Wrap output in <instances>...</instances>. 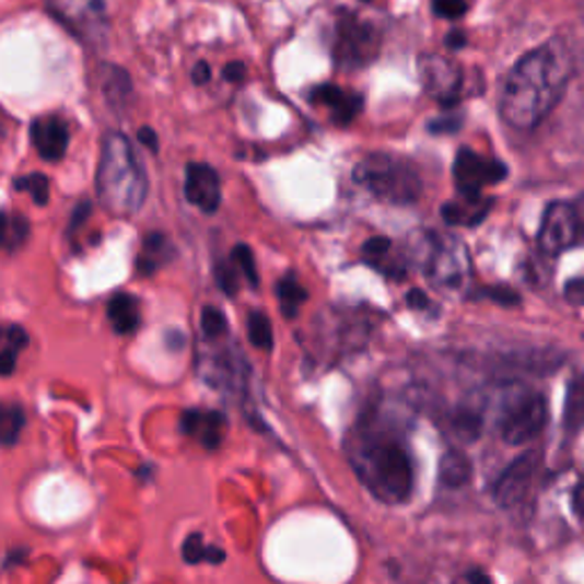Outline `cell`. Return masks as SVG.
I'll return each mask as SVG.
<instances>
[{"instance_id":"1","label":"cell","mask_w":584,"mask_h":584,"mask_svg":"<svg viewBox=\"0 0 584 584\" xmlns=\"http://www.w3.org/2000/svg\"><path fill=\"white\" fill-rule=\"evenodd\" d=\"M571 71V56L562 42H548L525 52L502 83V119L518 130L539 126L560 103Z\"/></svg>"},{"instance_id":"2","label":"cell","mask_w":584,"mask_h":584,"mask_svg":"<svg viewBox=\"0 0 584 584\" xmlns=\"http://www.w3.org/2000/svg\"><path fill=\"white\" fill-rule=\"evenodd\" d=\"M350 462L370 493L388 504L405 502L413 489L407 447L382 432H359L350 441Z\"/></svg>"},{"instance_id":"3","label":"cell","mask_w":584,"mask_h":584,"mask_svg":"<svg viewBox=\"0 0 584 584\" xmlns=\"http://www.w3.org/2000/svg\"><path fill=\"white\" fill-rule=\"evenodd\" d=\"M149 195V178L136 149L117 130L105 132L96 170V197L115 218L140 212Z\"/></svg>"},{"instance_id":"4","label":"cell","mask_w":584,"mask_h":584,"mask_svg":"<svg viewBox=\"0 0 584 584\" xmlns=\"http://www.w3.org/2000/svg\"><path fill=\"white\" fill-rule=\"evenodd\" d=\"M354 180L379 201L409 206L422 195V178L416 167L390 153H370L354 167Z\"/></svg>"},{"instance_id":"5","label":"cell","mask_w":584,"mask_h":584,"mask_svg":"<svg viewBox=\"0 0 584 584\" xmlns=\"http://www.w3.org/2000/svg\"><path fill=\"white\" fill-rule=\"evenodd\" d=\"M382 48V35L377 25L361 19L350 10H338L336 14V42H334V60L336 67L344 71L363 69L375 62Z\"/></svg>"},{"instance_id":"6","label":"cell","mask_w":584,"mask_h":584,"mask_svg":"<svg viewBox=\"0 0 584 584\" xmlns=\"http://www.w3.org/2000/svg\"><path fill=\"white\" fill-rule=\"evenodd\" d=\"M46 12L85 44L108 37V10L105 0H44Z\"/></svg>"},{"instance_id":"7","label":"cell","mask_w":584,"mask_h":584,"mask_svg":"<svg viewBox=\"0 0 584 584\" xmlns=\"http://www.w3.org/2000/svg\"><path fill=\"white\" fill-rule=\"evenodd\" d=\"M548 422V402L541 393L523 390L500 413V436L510 445L537 439Z\"/></svg>"},{"instance_id":"8","label":"cell","mask_w":584,"mask_h":584,"mask_svg":"<svg viewBox=\"0 0 584 584\" xmlns=\"http://www.w3.org/2000/svg\"><path fill=\"white\" fill-rule=\"evenodd\" d=\"M428 279L436 290L459 292L470 279V256L455 235L436 237L428 254Z\"/></svg>"},{"instance_id":"9","label":"cell","mask_w":584,"mask_h":584,"mask_svg":"<svg viewBox=\"0 0 584 584\" xmlns=\"http://www.w3.org/2000/svg\"><path fill=\"white\" fill-rule=\"evenodd\" d=\"M582 241L580 220L575 203L554 201L546 208L541 229H539V247L548 256H557Z\"/></svg>"},{"instance_id":"10","label":"cell","mask_w":584,"mask_h":584,"mask_svg":"<svg viewBox=\"0 0 584 584\" xmlns=\"http://www.w3.org/2000/svg\"><path fill=\"white\" fill-rule=\"evenodd\" d=\"M539 468H541V453H537V449L521 455L504 468L493 487V498L500 507L512 510L516 504H521L527 498L529 489H533Z\"/></svg>"},{"instance_id":"11","label":"cell","mask_w":584,"mask_h":584,"mask_svg":"<svg viewBox=\"0 0 584 584\" xmlns=\"http://www.w3.org/2000/svg\"><path fill=\"white\" fill-rule=\"evenodd\" d=\"M453 176L462 195H480L487 185H495L507 178V165L464 149L455 157Z\"/></svg>"},{"instance_id":"12","label":"cell","mask_w":584,"mask_h":584,"mask_svg":"<svg viewBox=\"0 0 584 584\" xmlns=\"http://www.w3.org/2000/svg\"><path fill=\"white\" fill-rule=\"evenodd\" d=\"M420 81L428 94L443 105H455L464 85L462 69L443 56H422L418 62Z\"/></svg>"},{"instance_id":"13","label":"cell","mask_w":584,"mask_h":584,"mask_svg":"<svg viewBox=\"0 0 584 584\" xmlns=\"http://www.w3.org/2000/svg\"><path fill=\"white\" fill-rule=\"evenodd\" d=\"M71 140L69 124L58 115H44L31 124V142L46 163H60Z\"/></svg>"},{"instance_id":"14","label":"cell","mask_w":584,"mask_h":584,"mask_svg":"<svg viewBox=\"0 0 584 584\" xmlns=\"http://www.w3.org/2000/svg\"><path fill=\"white\" fill-rule=\"evenodd\" d=\"M199 373L206 382L218 388L237 390L245 386L247 379V363L241 352L224 350L218 354H208L199 359Z\"/></svg>"},{"instance_id":"15","label":"cell","mask_w":584,"mask_h":584,"mask_svg":"<svg viewBox=\"0 0 584 584\" xmlns=\"http://www.w3.org/2000/svg\"><path fill=\"white\" fill-rule=\"evenodd\" d=\"M185 199L203 212H215L222 203L220 174L206 163H190L185 170Z\"/></svg>"},{"instance_id":"16","label":"cell","mask_w":584,"mask_h":584,"mask_svg":"<svg viewBox=\"0 0 584 584\" xmlns=\"http://www.w3.org/2000/svg\"><path fill=\"white\" fill-rule=\"evenodd\" d=\"M180 430L206 449H218L226 436V418L220 411L188 409L180 418Z\"/></svg>"},{"instance_id":"17","label":"cell","mask_w":584,"mask_h":584,"mask_svg":"<svg viewBox=\"0 0 584 584\" xmlns=\"http://www.w3.org/2000/svg\"><path fill=\"white\" fill-rule=\"evenodd\" d=\"M311 101L325 105L331 110V117L336 124L348 126L361 110V96L340 90L338 85H320L311 92Z\"/></svg>"},{"instance_id":"18","label":"cell","mask_w":584,"mask_h":584,"mask_svg":"<svg viewBox=\"0 0 584 584\" xmlns=\"http://www.w3.org/2000/svg\"><path fill=\"white\" fill-rule=\"evenodd\" d=\"M176 256V247L174 243L170 241V237L165 233H149L144 235V243H142V249H140V256H138V275L140 277H153L155 272H161L165 265H170Z\"/></svg>"},{"instance_id":"19","label":"cell","mask_w":584,"mask_h":584,"mask_svg":"<svg viewBox=\"0 0 584 584\" xmlns=\"http://www.w3.org/2000/svg\"><path fill=\"white\" fill-rule=\"evenodd\" d=\"M462 195V192H459ZM491 210V199L480 195H462L457 201L443 206V220L455 226H477L487 220Z\"/></svg>"},{"instance_id":"20","label":"cell","mask_w":584,"mask_h":584,"mask_svg":"<svg viewBox=\"0 0 584 584\" xmlns=\"http://www.w3.org/2000/svg\"><path fill=\"white\" fill-rule=\"evenodd\" d=\"M108 320L117 336L136 334L142 325L140 300L128 295V292H117V295L108 302Z\"/></svg>"},{"instance_id":"21","label":"cell","mask_w":584,"mask_h":584,"mask_svg":"<svg viewBox=\"0 0 584 584\" xmlns=\"http://www.w3.org/2000/svg\"><path fill=\"white\" fill-rule=\"evenodd\" d=\"M28 342L31 336L21 325H0V377L14 375L16 361Z\"/></svg>"},{"instance_id":"22","label":"cell","mask_w":584,"mask_h":584,"mask_svg":"<svg viewBox=\"0 0 584 584\" xmlns=\"http://www.w3.org/2000/svg\"><path fill=\"white\" fill-rule=\"evenodd\" d=\"M101 90L105 101L113 110L121 113L126 108V103L132 94V83H130V75L128 71H124L121 67L115 65H103L101 67Z\"/></svg>"},{"instance_id":"23","label":"cell","mask_w":584,"mask_h":584,"mask_svg":"<svg viewBox=\"0 0 584 584\" xmlns=\"http://www.w3.org/2000/svg\"><path fill=\"white\" fill-rule=\"evenodd\" d=\"M31 237V222L16 212L0 210V254L14 256Z\"/></svg>"},{"instance_id":"24","label":"cell","mask_w":584,"mask_h":584,"mask_svg":"<svg viewBox=\"0 0 584 584\" xmlns=\"http://www.w3.org/2000/svg\"><path fill=\"white\" fill-rule=\"evenodd\" d=\"M484 428V416L482 409L477 402H462L453 416H449V430L455 432V436H459V441H477L482 434Z\"/></svg>"},{"instance_id":"25","label":"cell","mask_w":584,"mask_h":584,"mask_svg":"<svg viewBox=\"0 0 584 584\" xmlns=\"http://www.w3.org/2000/svg\"><path fill=\"white\" fill-rule=\"evenodd\" d=\"M470 475H472V464L464 453H459V449H449V453L443 455L439 466L441 484L449 489H462L470 482Z\"/></svg>"},{"instance_id":"26","label":"cell","mask_w":584,"mask_h":584,"mask_svg":"<svg viewBox=\"0 0 584 584\" xmlns=\"http://www.w3.org/2000/svg\"><path fill=\"white\" fill-rule=\"evenodd\" d=\"M582 428H584V373H580L571 379L567 402H564V430H567V434L573 436Z\"/></svg>"},{"instance_id":"27","label":"cell","mask_w":584,"mask_h":584,"mask_svg":"<svg viewBox=\"0 0 584 584\" xmlns=\"http://www.w3.org/2000/svg\"><path fill=\"white\" fill-rule=\"evenodd\" d=\"M25 428V409L19 402H0V445L12 447Z\"/></svg>"},{"instance_id":"28","label":"cell","mask_w":584,"mask_h":584,"mask_svg":"<svg viewBox=\"0 0 584 584\" xmlns=\"http://www.w3.org/2000/svg\"><path fill=\"white\" fill-rule=\"evenodd\" d=\"M183 560L188 564H199V562L220 564L224 562V552L218 546H206L201 533H192L183 544Z\"/></svg>"},{"instance_id":"29","label":"cell","mask_w":584,"mask_h":584,"mask_svg":"<svg viewBox=\"0 0 584 584\" xmlns=\"http://www.w3.org/2000/svg\"><path fill=\"white\" fill-rule=\"evenodd\" d=\"M277 295H279V304L285 317H295L297 311L302 308V304L306 302V290L302 288V283L295 277H285L279 281L277 285Z\"/></svg>"},{"instance_id":"30","label":"cell","mask_w":584,"mask_h":584,"mask_svg":"<svg viewBox=\"0 0 584 584\" xmlns=\"http://www.w3.org/2000/svg\"><path fill=\"white\" fill-rule=\"evenodd\" d=\"M247 334L254 348L258 350H270L272 348V323L270 317L260 313V311H252L247 317Z\"/></svg>"},{"instance_id":"31","label":"cell","mask_w":584,"mask_h":584,"mask_svg":"<svg viewBox=\"0 0 584 584\" xmlns=\"http://www.w3.org/2000/svg\"><path fill=\"white\" fill-rule=\"evenodd\" d=\"M16 192H28L37 206H46L50 197V183L44 174H28L14 180Z\"/></svg>"},{"instance_id":"32","label":"cell","mask_w":584,"mask_h":584,"mask_svg":"<svg viewBox=\"0 0 584 584\" xmlns=\"http://www.w3.org/2000/svg\"><path fill=\"white\" fill-rule=\"evenodd\" d=\"M201 334L206 340H220L229 334V320L226 315L215 308V306H206L201 311Z\"/></svg>"},{"instance_id":"33","label":"cell","mask_w":584,"mask_h":584,"mask_svg":"<svg viewBox=\"0 0 584 584\" xmlns=\"http://www.w3.org/2000/svg\"><path fill=\"white\" fill-rule=\"evenodd\" d=\"M231 260L235 262V268L241 270V275L256 288L258 285V270H256V260H254L252 249L247 245H237L231 252Z\"/></svg>"},{"instance_id":"34","label":"cell","mask_w":584,"mask_h":584,"mask_svg":"<svg viewBox=\"0 0 584 584\" xmlns=\"http://www.w3.org/2000/svg\"><path fill=\"white\" fill-rule=\"evenodd\" d=\"M215 272H218V283H220V288L226 292L229 297H233L235 292H237V285H241V277H243L241 270L235 268V262H233V260H226V262H220V265H218Z\"/></svg>"},{"instance_id":"35","label":"cell","mask_w":584,"mask_h":584,"mask_svg":"<svg viewBox=\"0 0 584 584\" xmlns=\"http://www.w3.org/2000/svg\"><path fill=\"white\" fill-rule=\"evenodd\" d=\"M432 10L441 19L457 21V19L466 16L468 3H466V0H432Z\"/></svg>"},{"instance_id":"36","label":"cell","mask_w":584,"mask_h":584,"mask_svg":"<svg viewBox=\"0 0 584 584\" xmlns=\"http://www.w3.org/2000/svg\"><path fill=\"white\" fill-rule=\"evenodd\" d=\"M390 247H393V245H390L388 237H384V235H375V237H370V241L361 247V252H363V256H365L370 262H379L382 258L388 256Z\"/></svg>"},{"instance_id":"37","label":"cell","mask_w":584,"mask_h":584,"mask_svg":"<svg viewBox=\"0 0 584 584\" xmlns=\"http://www.w3.org/2000/svg\"><path fill=\"white\" fill-rule=\"evenodd\" d=\"M459 126H462V117H457V115L455 117L443 115V117L430 121L432 132H455V130H459Z\"/></svg>"},{"instance_id":"38","label":"cell","mask_w":584,"mask_h":584,"mask_svg":"<svg viewBox=\"0 0 584 584\" xmlns=\"http://www.w3.org/2000/svg\"><path fill=\"white\" fill-rule=\"evenodd\" d=\"M487 295L491 300H495L498 304H504V306H516L521 302L516 292L510 288H491V290H487Z\"/></svg>"},{"instance_id":"39","label":"cell","mask_w":584,"mask_h":584,"mask_svg":"<svg viewBox=\"0 0 584 584\" xmlns=\"http://www.w3.org/2000/svg\"><path fill=\"white\" fill-rule=\"evenodd\" d=\"M247 75V67L243 62H229L224 67V78L229 83H243Z\"/></svg>"},{"instance_id":"40","label":"cell","mask_w":584,"mask_h":584,"mask_svg":"<svg viewBox=\"0 0 584 584\" xmlns=\"http://www.w3.org/2000/svg\"><path fill=\"white\" fill-rule=\"evenodd\" d=\"M567 297H569V302L584 306V279H577V281H573V283H569V288H567Z\"/></svg>"},{"instance_id":"41","label":"cell","mask_w":584,"mask_h":584,"mask_svg":"<svg viewBox=\"0 0 584 584\" xmlns=\"http://www.w3.org/2000/svg\"><path fill=\"white\" fill-rule=\"evenodd\" d=\"M210 75H212L210 65L208 62H197L195 69H192V83L195 85H206L210 81Z\"/></svg>"},{"instance_id":"42","label":"cell","mask_w":584,"mask_h":584,"mask_svg":"<svg viewBox=\"0 0 584 584\" xmlns=\"http://www.w3.org/2000/svg\"><path fill=\"white\" fill-rule=\"evenodd\" d=\"M573 507L584 518V477L577 482V487L573 491Z\"/></svg>"},{"instance_id":"43","label":"cell","mask_w":584,"mask_h":584,"mask_svg":"<svg viewBox=\"0 0 584 584\" xmlns=\"http://www.w3.org/2000/svg\"><path fill=\"white\" fill-rule=\"evenodd\" d=\"M407 302H409V306H413V308H430V300L424 297V292H420V290H411V292H409V297H407Z\"/></svg>"},{"instance_id":"44","label":"cell","mask_w":584,"mask_h":584,"mask_svg":"<svg viewBox=\"0 0 584 584\" xmlns=\"http://www.w3.org/2000/svg\"><path fill=\"white\" fill-rule=\"evenodd\" d=\"M466 35L464 33H459V31H453V33H449L447 37H445V46L447 48H453V50H459V48H464L466 46Z\"/></svg>"},{"instance_id":"45","label":"cell","mask_w":584,"mask_h":584,"mask_svg":"<svg viewBox=\"0 0 584 584\" xmlns=\"http://www.w3.org/2000/svg\"><path fill=\"white\" fill-rule=\"evenodd\" d=\"M140 142L147 144L151 151H157V136L153 128H140Z\"/></svg>"},{"instance_id":"46","label":"cell","mask_w":584,"mask_h":584,"mask_svg":"<svg viewBox=\"0 0 584 584\" xmlns=\"http://www.w3.org/2000/svg\"><path fill=\"white\" fill-rule=\"evenodd\" d=\"M462 580H466V582H491V577L487 573H482V571H470Z\"/></svg>"},{"instance_id":"47","label":"cell","mask_w":584,"mask_h":584,"mask_svg":"<svg viewBox=\"0 0 584 584\" xmlns=\"http://www.w3.org/2000/svg\"><path fill=\"white\" fill-rule=\"evenodd\" d=\"M575 210H577V220H580V235L584 237V199L575 203Z\"/></svg>"},{"instance_id":"48","label":"cell","mask_w":584,"mask_h":584,"mask_svg":"<svg viewBox=\"0 0 584 584\" xmlns=\"http://www.w3.org/2000/svg\"><path fill=\"white\" fill-rule=\"evenodd\" d=\"M3 132H5V113L0 110V136H3Z\"/></svg>"},{"instance_id":"49","label":"cell","mask_w":584,"mask_h":584,"mask_svg":"<svg viewBox=\"0 0 584 584\" xmlns=\"http://www.w3.org/2000/svg\"><path fill=\"white\" fill-rule=\"evenodd\" d=\"M363 3H370V0H363Z\"/></svg>"}]
</instances>
